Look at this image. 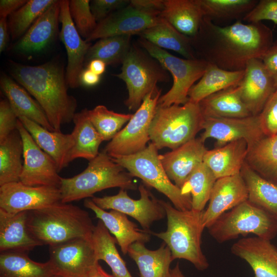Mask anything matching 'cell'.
I'll return each mask as SVG.
<instances>
[{
  "label": "cell",
  "instance_id": "obj_1",
  "mask_svg": "<svg viewBox=\"0 0 277 277\" xmlns=\"http://www.w3.org/2000/svg\"><path fill=\"white\" fill-rule=\"evenodd\" d=\"M199 58L228 71L244 70L249 61L261 59L273 43L272 30L262 22L241 20L225 26L204 17L190 38Z\"/></svg>",
  "mask_w": 277,
  "mask_h": 277
},
{
  "label": "cell",
  "instance_id": "obj_2",
  "mask_svg": "<svg viewBox=\"0 0 277 277\" xmlns=\"http://www.w3.org/2000/svg\"><path fill=\"white\" fill-rule=\"evenodd\" d=\"M10 74L38 102L55 131L73 121L76 99L68 93L66 71L62 65L51 61L29 66L10 61Z\"/></svg>",
  "mask_w": 277,
  "mask_h": 277
},
{
  "label": "cell",
  "instance_id": "obj_3",
  "mask_svg": "<svg viewBox=\"0 0 277 277\" xmlns=\"http://www.w3.org/2000/svg\"><path fill=\"white\" fill-rule=\"evenodd\" d=\"M27 226L42 245L51 246L77 238L91 239L95 225L87 211L60 201L28 211Z\"/></svg>",
  "mask_w": 277,
  "mask_h": 277
},
{
  "label": "cell",
  "instance_id": "obj_4",
  "mask_svg": "<svg viewBox=\"0 0 277 277\" xmlns=\"http://www.w3.org/2000/svg\"><path fill=\"white\" fill-rule=\"evenodd\" d=\"M167 217V229L151 232L161 239L170 249L173 260H186L199 270L204 271L209 263L202 251V235L203 211L193 209L180 210L169 202L162 200Z\"/></svg>",
  "mask_w": 277,
  "mask_h": 277
},
{
  "label": "cell",
  "instance_id": "obj_5",
  "mask_svg": "<svg viewBox=\"0 0 277 277\" xmlns=\"http://www.w3.org/2000/svg\"><path fill=\"white\" fill-rule=\"evenodd\" d=\"M133 177L102 151L89 161L86 168L80 173L71 177H62L61 202L69 203L92 197L95 193L111 188L136 190L138 187Z\"/></svg>",
  "mask_w": 277,
  "mask_h": 277
},
{
  "label": "cell",
  "instance_id": "obj_6",
  "mask_svg": "<svg viewBox=\"0 0 277 277\" xmlns=\"http://www.w3.org/2000/svg\"><path fill=\"white\" fill-rule=\"evenodd\" d=\"M204 118L199 103L163 107L157 105L149 129V136L158 150L175 149L196 138L203 130Z\"/></svg>",
  "mask_w": 277,
  "mask_h": 277
},
{
  "label": "cell",
  "instance_id": "obj_7",
  "mask_svg": "<svg viewBox=\"0 0 277 277\" xmlns=\"http://www.w3.org/2000/svg\"><path fill=\"white\" fill-rule=\"evenodd\" d=\"M122 64L121 72L114 75L126 84L128 96L125 104L129 110L136 111L145 96L157 87V83L170 80L168 71L135 45H131Z\"/></svg>",
  "mask_w": 277,
  "mask_h": 277
},
{
  "label": "cell",
  "instance_id": "obj_8",
  "mask_svg": "<svg viewBox=\"0 0 277 277\" xmlns=\"http://www.w3.org/2000/svg\"><path fill=\"white\" fill-rule=\"evenodd\" d=\"M208 229L221 243L249 234L270 241L277 234V220L247 200L223 213Z\"/></svg>",
  "mask_w": 277,
  "mask_h": 277
},
{
  "label": "cell",
  "instance_id": "obj_9",
  "mask_svg": "<svg viewBox=\"0 0 277 277\" xmlns=\"http://www.w3.org/2000/svg\"><path fill=\"white\" fill-rule=\"evenodd\" d=\"M158 150L150 142L138 153L111 158L133 177L141 179L147 187L164 194L176 209L183 211L191 209V195L183 194L181 189L169 179L160 160Z\"/></svg>",
  "mask_w": 277,
  "mask_h": 277
},
{
  "label": "cell",
  "instance_id": "obj_10",
  "mask_svg": "<svg viewBox=\"0 0 277 277\" xmlns=\"http://www.w3.org/2000/svg\"><path fill=\"white\" fill-rule=\"evenodd\" d=\"M138 42L147 52L171 73L173 77L172 86L160 97L158 105L167 107L187 103L189 90L203 76L208 63L199 58L184 59L176 57L141 37Z\"/></svg>",
  "mask_w": 277,
  "mask_h": 277
},
{
  "label": "cell",
  "instance_id": "obj_11",
  "mask_svg": "<svg viewBox=\"0 0 277 277\" xmlns=\"http://www.w3.org/2000/svg\"><path fill=\"white\" fill-rule=\"evenodd\" d=\"M161 91L157 87L145 96L126 126L107 143L103 151L113 158L135 154L146 148Z\"/></svg>",
  "mask_w": 277,
  "mask_h": 277
},
{
  "label": "cell",
  "instance_id": "obj_12",
  "mask_svg": "<svg viewBox=\"0 0 277 277\" xmlns=\"http://www.w3.org/2000/svg\"><path fill=\"white\" fill-rule=\"evenodd\" d=\"M144 184L138 190L140 198L135 200L128 194L127 190L121 189L113 195L93 196L92 201L101 208L114 210L129 215L136 220L143 229L149 230L152 224L164 219L166 212L162 200L157 199Z\"/></svg>",
  "mask_w": 277,
  "mask_h": 277
},
{
  "label": "cell",
  "instance_id": "obj_13",
  "mask_svg": "<svg viewBox=\"0 0 277 277\" xmlns=\"http://www.w3.org/2000/svg\"><path fill=\"white\" fill-rule=\"evenodd\" d=\"M49 262L55 276L88 277L98 264L91 239L77 238L49 246Z\"/></svg>",
  "mask_w": 277,
  "mask_h": 277
},
{
  "label": "cell",
  "instance_id": "obj_14",
  "mask_svg": "<svg viewBox=\"0 0 277 277\" xmlns=\"http://www.w3.org/2000/svg\"><path fill=\"white\" fill-rule=\"evenodd\" d=\"M24 146L23 166L20 181L28 186H48L60 188L62 177L55 162L36 143L18 120L17 123Z\"/></svg>",
  "mask_w": 277,
  "mask_h": 277
},
{
  "label": "cell",
  "instance_id": "obj_15",
  "mask_svg": "<svg viewBox=\"0 0 277 277\" xmlns=\"http://www.w3.org/2000/svg\"><path fill=\"white\" fill-rule=\"evenodd\" d=\"M61 201L60 188L31 186L21 181L0 186V209L15 214L39 209Z\"/></svg>",
  "mask_w": 277,
  "mask_h": 277
},
{
  "label": "cell",
  "instance_id": "obj_16",
  "mask_svg": "<svg viewBox=\"0 0 277 277\" xmlns=\"http://www.w3.org/2000/svg\"><path fill=\"white\" fill-rule=\"evenodd\" d=\"M200 138L205 143L208 138L216 140L215 147L244 139L248 147L264 137L259 115L241 118L211 117L204 118Z\"/></svg>",
  "mask_w": 277,
  "mask_h": 277
},
{
  "label": "cell",
  "instance_id": "obj_17",
  "mask_svg": "<svg viewBox=\"0 0 277 277\" xmlns=\"http://www.w3.org/2000/svg\"><path fill=\"white\" fill-rule=\"evenodd\" d=\"M160 14L142 10L130 4L108 15L97 26L85 39L87 42L96 39L140 33L155 24Z\"/></svg>",
  "mask_w": 277,
  "mask_h": 277
},
{
  "label": "cell",
  "instance_id": "obj_18",
  "mask_svg": "<svg viewBox=\"0 0 277 277\" xmlns=\"http://www.w3.org/2000/svg\"><path fill=\"white\" fill-rule=\"evenodd\" d=\"M241 99L253 115H258L276 89L275 80L262 61L250 60L238 84Z\"/></svg>",
  "mask_w": 277,
  "mask_h": 277
},
{
  "label": "cell",
  "instance_id": "obj_19",
  "mask_svg": "<svg viewBox=\"0 0 277 277\" xmlns=\"http://www.w3.org/2000/svg\"><path fill=\"white\" fill-rule=\"evenodd\" d=\"M60 22L62 24L60 37L66 50L67 65L66 74L69 87L80 85V75L91 43L83 40L70 15L69 1L60 0Z\"/></svg>",
  "mask_w": 277,
  "mask_h": 277
},
{
  "label": "cell",
  "instance_id": "obj_20",
  "mask_svg": "<svg viewBox=\"0 0 277 277\" xmlns=\"http://www.w3.org/2000/svg\"><path fill=\"white\" fill-rule=\"evenodd\" d=\"M248 192L241 174L216 179L207 208L204 210L202 224L209 227L221 215L248 200Z\"/></svg>",
  "mask_w": 277,
  "mask_h": 277
},
{
  "label": "cell",
  "instance_id": "obj_21",
  "mask_svg": "<svg viewBox=\"0 0 277 277\" xmlns=\"http://www.w3.org/2000/svg\"><path fill=\"white\" fill-rule=\"evenodd\" d=\"M207 149L200 137L159 155L169 179L180 189L195 169L203 162Z\"/></svg>",
  "mask_w": 277,
  "mask_h": 277
},
{
  "label": "cell",
  "instance_id": "obj_22",
  "mask_svg": "<svg viewBox=\"0 0 277 277\" xmlns=\"http://www.w3.org/2000/svg\"><path fill=\"white\" fill-rule=\"evenodd\" d=\"M231 251L249 265L254 277H277V248L270 241L243 238L232 245Z\"/></svg>",
  "mask_w": 277,
  "mask_h": 277
},
{
  "label": "cell",
  "instance_id": "obj_23",
  "mask_svg": "<svg viewBox=\"0 0 277 277\" xmlns=\"http://www.w3.org/2000/svg\"><path fill=\"white\" fill-rule=\"evenodd\" d=\"M84 206L91 210L110 233L114 235L124 255L128 254L130 246L135 242L146 243L150 240L151 231L140 229L126 214L110 210L107 211L97 206L91 199H86Z\"/></svg>",
  "mask_w": 277,
  "mask_h": 277
},
{
  "label": "cell",
  "instance_id": "obj_24",
  "mask_svg": "<svg viewBox=\"0 0 277 277\" xmlns=\"http://www.w3.org/2000/svg\"><path fill=\"white\" fill-rule=\"evenodd\" d=\"M18 118L37 145L54 161L58 172L68 166L74 145L72 133L64 134L61 131H50L26 117Z\"/></svg>",
  "mask_w": 277,
  "mask_h": 277
},
{
  "label": "cell",
  "instance_id": "obj_25",
  "mask_svg": "<svg viewBox=\"0 0 277 277\" xmlns=\"http://www.w3.org/2000/svg\"><path fill=\"white\" fill-rule=\"evenodd\" d=\"M40 246L28 229L27 212L12 214L0 209L1 252L26 253Z\"/></svg>",
  "mask_w": 277,
  "mask_h": 277
},
{
  "label": "cell",
  "instance_id": "obj_26",
  "mask_svg": "<svg viewBox=\"0 0 277 277\" xmlns=\"http://www.w3.org/2000/svg\"><path fill=\"white\" fill-rule=\"evenodd\" d=\"M60 14V1L55 0L17 43L15 49L24 53H36L44 50L57 32Z\"/></svg>",
  "mask_w": 277,
  "mask_h": 277
},
{
  "label": "cell",
  "instance_id": "obj_27",
  "mask_svg": "<svg viewBox=\"0 0 277 277\" xmlns=\"http://www.w3.org/2000/svg\"><path fill=\"white\" fill-rule=\"evenodd\" d=\"M248 150L246 140L233 141L222 146L207 150L203 162L216 179L236 175L240 173L245 163Z\"/></svg>",
  "mask_w": 277,
  "mask_h": 277
},
{
  "label": "cell",
  "instance_id": "obj_28",
  "mask_svg": "<svg viewBox=\"0 0 277 277\" xmlns=\"http://www.w3.org/2000/svg\"><path fill=\"white\" fill-rule=\"evenodd\" d=\"M0 86L18 118L26 117L48 130L54 131L42 107L23 87L5 74L1 76Z\"/></svg>",
  "mask_w": 277,
  "mask_h": 277
},
{
  "label": "cell",
  "instance_id": "obj_29",
  "mask_svg": "<svg viewBox=\"0 0 277 277\" xmlns=\"http://www.w3.org/2000/svg\"><path fill=\"white\" fill-rule=\"evenodd\" d=\"M199 105L204 118H241L253 115L241 99L238 84L205 97Z\"/></svg>",
  "mask_w": 277,
  "mask_h": 277
},
{
  "label": "cell",
  "instance_id": "obj_30",
  "mask_svg": "<svg viewBox=\"0 0 277 277\" xmlns=\"http://www.w3.org/2000/svg\"><path fill=\"white\" fill-rule=\"evenodd\" d=\"M145 244L134 243L128 251L137 266L140 277H171L170 266L173 260L169 247L163 242L157 249L150 250Z\"/></svg>",
  "mask_w": 277,
  "mask_h": 277
},
{
  "label": "cell",
  "instance_id": "obj_31",
  "mask_svg": "<svg viewBox=\"0 0 277 277\" xmlns=\"http://www.w3.org/2000/svg\"><path fill=\"white\" fill-rule=\"evenodd\" d=\"M164 5L162 17L188 37L197 34L204 18L197 0H164Z\"/></svg>",
  "mask_w": 277,
  "mask_h": 277
},
{
  "label": "cell",
  "instance_id": "obj_32",
  "mask_svg": "<svg viewBox=\"0 0 277 277\" xmlns=\"http://www.w3.org/2000/svg\"><path fill=\"white\" fill-rule=\"evenodd\" d=\"M138 35L160 48L174 51L186 59L197 58L190 37L179 32L161 15L155 24Z\"/></svg>",
  "mask_w": 277,
  "mask_h": 277
},
{
  "label": "cell",
  "instance_id": "obj_33",
  "mask_svg": "<svg viewBox=\"0 0 277 277\" xmlns=\"http://www.w3.org/2000/svg\"><path fill=\"white\" fill-rule=\"evenodd\" d=\"M240 174L247 188L248 200L277 220V182L263 177L246 162Z\"/></svg>",
  "mask_w": 277,
  "mask_h": 277
},
{
  "label": "cell",
  "instance_id": "obj_34",
  "mask_svg": "<svg viewBox=\"0 0 277 277\" xmlns=\"http://www.w3.org/2000/svg\"><path fill=\"white\" fill-rule=\"evenodd\" d=\"M244 74V70L228 71L208 63L203 76L189 90L188 101L199 103L213 93L235 86L240 83Z\"/></svg>",
  "mask_w": 277,
  "mask_h": 277
},
{
  "label": "cell",
  "instance_id": "obj_35",
  "mask_svg": "<svg viewBox=\"0 0 277 277\" xmlns=\"http://www.w3.org/2000/svg\"><path fill=\"white\" fill-rule=\"evenodd\" d=\"M88 109L85 108L75 114L73 122L74 126L71 132L74 145L70 155L71 162L82 158L89 161L99 153L98 149L103 140L90 121Z\"/></svg>",
  "mask_w": 277,
  "mask_h": 277
},
{
  "label": "cell",
  "instance_id": "obj_36",
  "mask_svg": "<svg viewBox=\"0 0 277 277\" xmlns=\"http://www.w3.org/2000/svg\"><path fill=\"white\" fill-rule=\"evenodd\" d=\"M55 276L48 260L39 263L31 260L25 252H1V277H53Z\"/></svg>",
  "mask_w": 277,
  "mask_h": 277
},
{
  "label": "cell",
  "instance_id": "obj_37",
  "mask_svg": "<svg viewBox=\"0 0 277 277\" xmlns=\"http://www.w3.org/2000/svg\"><path fill=\"white\" fill-rule=\"evenodd\" d=\"M245 162L263 177L277 182V134L264 136L249 146Z\"/></svg>",
  "mask_w": 277,
  "mask_h": 277
},
{
  "label": "cell",
  "instance_id": "obj_38",
  "mask_svg": "<svg viewBox=\"0 0 277 277\" xmlns=\"http://www.w3.org/2000/svg\"><path fill=\"white\" fill-rule=\"evenodd\" d=\"M91 241L97 259L107 264L114 277H133L116 248L115 238L100 220L94 226Z\"/></svg>",
  "mask_w": 277,
  "mask_h": 277
},
{
  "label": "cell",
  "instance_id": "obj_39",
  "mask_svg": "<svg viewBox=\"0 0 277 277\" xmlns=\"http://www.w3.org/2000/svg\"><path fill=\"white\" fill-rule=\"evenodd\" d=\"M23 153V142L17 129L0 142V186L20 181Z\"/></svg>",
  "mask_w": 277,
  "mask_h": 277
},
{
  "label": "cell",
  "instance_id": "obj_40",
  "mask_svg": "<svg viewBox=\"0 0 277 277\" xmlns=\"http://www.w3.org/2000/svg\"><path fill=\"white\" fill-rule=\"evenodd\" d=\"M216 180L213 173L204 162L189 176L181 190L183 194L191 195L192 209L204 210Z\"/></svg>",
  "mask_w": 277,
  "mask_h": 277
},
{
  "label": "cell",
  "instance_id": "obj_41",
  "mask_svg": "<svg viewBox=\"0 0 277 277\" xmlns=\"http://www.w3.org/2000/svg\"><path fill=\"white\" fill-rule=\"evenodd\" d=\"M257 0H197L204 17L217 20H242L256 5Z\"/></svg>",
  "mask_w": 277,
  "mask_h": 277
},
{
  "label": "cell",
  "instance_id": "obj_42",
  "mask_svg": "<svg viewBox=\"0 0 277 277\" xmlns=\"http://www.w3.org/2000/svg\"><path fill=\"white\" fill-rule=\"evenodd\" d=\"M131 37L123 35L100 39L90 47L85 60H100L107 65L122 63L131 46Z\"/></svg>",
  "mask_w": 277,
  "mask_h": 277
},
{
  "label": "cell",
  "instance_id": "obj_43",
  "mask_svg": "<svg viewBox=\"0 0 277 277\" xmlns=\"http://www.w3.org/2000/svg\"><path fill=\"white\" fill-rule=\"evenodd\" d=\"M88 114L103 141H111L133 116V114L120 113L110 110L102 105L88 110Z\"/></svg>",
  "mask_w": 277,
  "mask_h": 277
},
{
  "label": "cell",
  "instance_id": "obj_44",
  "mask_svg": "<svg viewBox=\"0 0 277 277\" xmlns=\"http://www.w3.org/2000/svg\"><path fill=\"white\" fill-rule=\"evenodd\" d=\"M55 0H29L10 15L8 27L13 39L27 32L35 20Z\"/></svg>",
  "mask_w": 277,
  "mask_h": 277
},
{
  "label": "cell",
  "instance_id": "obj_45",
  "mask_svg": "<svg viewBox=\"0 0 277 277\" xmlns=\"http://www.w3.org/2000/svg\"><path fill=\"white\" fill-rule=\"evenodd\" d=\"M90 1H69L70 15L80 35L85 39L95 29L97 23L91 12Z\"/></svg>",
  "mask_w": 277,
  "mask_h": 277
},
{
  "label": "cell",
  "instance_id": "obj_46",
  "mask_svg": "<svg viewBox=\"0 0 277 277\" xmlns=\"http://www.w3.org/2000/svg\"><path fill=\"white\" fill-rule=\"evenodd\" d=\"M271 21L277 25V0H260L255 6L243 18L247 23Z\"/></svg>",
  "mask_w": 277,
  "mask_h": 277
},
{
  "label": "cell",
  "instance_id": "obj_47",
  "mask_svg": "<svg viewBox=\"0 0 277 277\" xmlns=\"http://www.w3.org/2000/svg\"><path fill=\"white\" fill-rule=\"evenodd\" d=\"M259 115L265 135L277 134V89L270 97Z\"/></svg>",
  "mask_w": 277,
  "mask_h": 277
},
{
  "label": "cell",
  "instance_id": "obj_48",
  "mask_svg": "<svg viewBox=\"0 0 277 277\" xmlns=\"http://www.w3.org/2000/svg\"><path fill=\"white\" fill-rule=\"evenodd\" d=\"M18 117L8 100L0 102V142L17 129Z\"/></svg>",
  "mask_w": 277,
  "mask_h": 277
},
{
  "label": "cell",
  "instance_id": "obj_49",
  "mask_svg": "<svg viewBox=\"0 0 277 277\" xmlns=\"http://www.w3.org/2000/svg\"><path fill=\"white\" fill-rule=\"evenodd\" d=\"M128 0H93L90 2L91 12L96 22H100L112 13L127 6Z\"/></svg>",
  "mask_w": 277,
  "mask_h": 277
},
{
  "label": "cell",
  "instance_id": "obj_50",
  "mask_svg": "<svg viewBox=\"0 0 277 277\" xmlns=\"http://www.w3.org/2000/svg\"><path fill=\"white\" fill-rule=\"evenodd\" d=\"M274 80L277 78V39L261 59Z\"/></svg>",
  "mask_w": 277,
  "mask_h": 277
},
{
  "label": "cell",
  "instance_id": "obj_51",
  "mask_svg": "<svg viewBox=\"0 0 277 277\" xmlns=\"http://www.w3.org/2000/svg\"><path fill=\"white\" fill-rule=\"evenodd\" d=\"M130 4L135 8L159 14L164 7V0H131Z\"/></svg>",
  "mask_w": 277,
  "mask_h": 277
},
{
  "label": "cell",
  "instance_id": "obj_52",
  "mask_svg": "<svg viewBox=\"0 0 277 277\" xmlns=\"http://www.w3.org/2000/svg\"><path fill=\"white\" fill-rule=\"evenodd\" d=\"M26 0H1L0 1V16L7 18L22 7Z\"/></svg>",
  "mask_w": 277,
  "mask_h": 277
},
{
  "label": "cell",
  "instance_id": "obj_53",
  "mask_svg": "<svg viewBox=\"0 0 277 277\" xmlns=\"http://www.w3.org/2000/svg\"><path fill=\"white\" fill-rule=\"evenodd\" d=\"M100 76L94 73L89 69L83 70L79 78L80 85L86 87L96 85L100 81Z\"/></svg>",
  "mask_w": 277,
  "mask_h": 277
},
{
  "label": "cell",
  "instance_id": "obj_54",
  "mask_svg": "<svg viewBox=\"0 0 277 277\" xmlns=\"http://www.w3.org/2000/svg\"><path fill=\"white\" fill-rule=\"evenodd\" d=\"M8 23L6 18H0V52H3L7 46L9 40Z\"/></svg>",
  "mask_w": 277,
  "mask_h": 277
},
{
  "label": "cell",
  "instance_id": "obj_55",
  "mask_svg": "<svg viewBox=\"0 0 277 277\" xmlns=\"http://www.w3.org/2000/svg\"><path fill=\"white\" fill-rule=\"evenodd\" d=\"M106 64L100 60H93L88 63L87 68L101 76L106 70Z\"/></svg>",
  "mask_w": 277,
  "mask_h": 277
},
{
  "label": "cell",
  "instance_id": "obj_56",
  "mask_svg": "<svg viewBox=\"0 0 277 277\" xmlns=\"http://www.w3.org/2000/svg\"><path fill=\"white\" fill-rule=\"evenodd\" d=\"M88 277H114L106 272L99 263L91 271Z\"/></svg>",
  "mask_w": 277,
  "mask_h": 277
},
{
  "label": "cell",
  "instance_id": "obj_57",
  "mask_svg": "<svg viewBox=\"0 0 277 277\" xmlns=\"http://www.w3.org/2000/svg\"><path fill=\"white\" fill-rule=\"evenodd\" d=\"M171 277H185L180 268L179 263L171 269Z\"/></svg>",
  "mask_w": 277,
  "mask_h": 277
},
{
  "label": "cell",
  "instance_id": "obj_58",
  "mask_svg": "<svg viewBox=\"0 0 277 277\" xmlns=\"http://www.w3.org/2000/svg\"><path fill=\"white\" fill-rule=\"evenodd\" d=\"M274 80H275V88H276V89H277V78H275Z\"/></svg>",
  "mask_w": 277,
  "mask_h": 277
},
{
  "label": "cell",
  "instance_id": "obj_59",
  "mask_svg": "<svg viewBox=\"0 0 277 277\" xmlns=\"http://www.w3.org/2000/svg\"><path fill=\"white\" fill-rule=\"evenodd\" d=\"M53 277H60V276H54Z\"/></svg>",
  "mask_w": 277,
  "mask_h": 277
},
{
  "label": "cell",
  "instance_id": "obj_60",
  "mask_svg": "<svg viewBox=\"0 0 277 277\" xmlns=\"http://www.w3.org/2000/svg\"><path fill=\"white\" fill-rule=\"evenodd\" d=\"M1 277V276H0Z\"/></svg>",
  "mask_w": 277,
  "mask_h": 277
}]
</instances>
